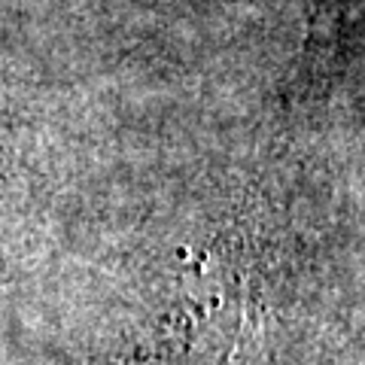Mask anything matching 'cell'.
<instances>
[{"label":"cell","instance_id":"cell-1","mask_svg":"<svg viewBox=\"0 0 365 365\" xmlns=\"http://www.w3.org/2000/svg\"><path fill=\"white\" fill-rule=\"evenodd\" d=\"M347 34L350 0H317L307 28L304 58L289 88V104L295 110H307L317 101L329 98L347 64Z\"/></svg>","mask_w":365,"mask_h":365}]
</instances>
